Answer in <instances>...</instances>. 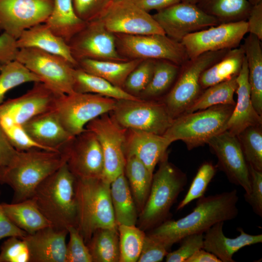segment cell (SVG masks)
<instances>
[{"label":"cell","mask_w":262,"mask_h":262,"mask_svg":"<svg viewBox=\"0 0 262 262\" xmlns=\"http://www.w3.org/2000/svg\"><path fill=\"white\" fill-rule=\"evenodd\" d=\"M67 229L52 226L44 228L22 239L27 244L30 262H66Z\"/></svg>","instance_id":"obj_21"},{"label":"cell","mask_w":262,"mask_h":262,"mask_svg":"<svg viewBox=\"0 0 262 262\" xmlns=\"http://www.w3.org/2000/svg\"><path fill=\"white\" fill-rule=\"evenodd\" d=\"M185 262H221V261L214 254L201 248L194 253Z\"/></svg>","instance_id":"obj_56"},{"label":"cell","mask_w":262,"mask_h":262,"mask_svg":"<svg viewBox=\"0 0 262 262\" xmlns=\"http://www.w3.org/2000/svg\"><path fill=\"white\" fill-rule=\"evenodd\" d=\"M261 41L256 36L249 33L241 46L247 64L251 102L257 113L262 116V49Z\"/></svg>","instance_id":"obj_28"},{"label":"cell","mask_w":262,"mask_h":262,"mask_svg":"<svg viewBox=\"0 0 262 262\" xmlns=\"http://www.w3.org/2000/svg\"><path fill=\"white\" fill-rule=\"evenodd\" d=\"M85 129L92 131L100 145L103 156L102 179L111 183L124 172V147L128 129L119 125L107 113L90 121Z\"/></svg>","instance_id":"obj_12"},{"label":"cell","mask_w":262,"mask_h":262,"mask_svg":"<svg viewBox=\"0 0 262 262\" xmlns=\"http://www.w3.org/2000/svg\"><path fill=\"white\" fill-rule=\"evenodd\" d=\"M39 82L36 75L16 60L0 66V104L12 88L24 83Z\"/></svg>","instance_id":"obj_39"},{"label":"cell","mask_w":262,"mask_h":262,"mask_svg":"<svg viewBox=\"0 0 262 262\" xmlns=\"http://www.w3.org/2000/svg\"><path fill=\"white\" fill-rule=\"evenodd\" d=\"M229 50L205 52L183 65L178 80L164 102L173 119L185 113L201 94L199 79L202 72Z\"/></svg>","instance_id":"obj_9"},{"label":"cell","mask_w":262,"mask_h":262,"mask_svg":"<svg viewBox=\"0 0 262 262\" xmlns=\"http://www.w3.org/2000/svg\"><path fill=\"white\" fill-rule=\"evenodd\" d=\"M121 51L132 59L166 60L183 66L189 60L181 42L164 34H115Z\"/></svg>","instance_id":"obj_11"},{"label":"cell","mask_w":262,"mask_h":262,"mask_svg":"<svg viewBox=\"0 0 262 262\" xmlns=\"http://www.w3.org/2000/svg\"><path fill=\"white\" fill-rule=\"evenodd\" d=\"M71 54L78 62L84 59L125 61L116 49L115 34L98 19L87 22L85 27L68 43Z\"/></svg>","instance_id":"obj_15"},{"label":"cell","mask_w":262,"mask_h":262,"mask_svg":"<svg viewBox=\"0 0 262 262\" xmlns=\"http://www.w3.org/2000/svg\"><path fill=\"white\" fill-rule=\"evenodd\" d=\"M65 163L66 158L60 151H17L11 164L0 171V184L13 190L11 202L22 201L32 198L40 183Z\"/></svg>","instance_id":"obj_2"},{"label":"cell","mask_w":262,"mask_h":262,"mask_svg":"<svg viewBox=\"0 0 262 262\" xmlns=\"http://www.w3.org/2000/svg\"><path fill=\"white\" fill-rule=\"evenodd\" d=\"M169 249L159 240L146 234L138 262H160L168 253Z\"/></svg>","instance_id":"obj_48"},{"label":"cell","mask_w":262,"mask_h":262,"mask_svg":"<svg viewBox=\"0 0 262 262\" xmlns=\"http://www.w3.org/2000/svg\"><path fill=\"white\" fill-rule=\"evenodd\" d=\"M236 81L237 100L226 128V131L235 136L249 126L262 125V116L256 111L251 100L246 56Z\"/></svg>","instance_id":"obj_24"},{"label":"cell","mask_w":262,"mask_h":262,"mask_svg":"<svg viewBox=\"0 0 262 262\" xmlns=\"http://www.w3.org/2000/svg\"><path fill=\"white\" fill-rule=\"evenodd\" d=\"M171 144L163 135L128 129L124 147L126 158L134 156L153 174L156 165L167 154Z\"/></svg>","instance_id":"obj_22"},{"label":"cell","mask_w":262,"mask_h":262,"mask_svg":"<svg viewBox=\"0 0 262 262\" xmlns=\"http://www.w3.org/2000/svg\"><path fill=\"white\" fill-rule=\"evenodd\" d=\"M234 106L219 104L182 114L173 119L163 135L171 143L182 141L188 150L204 146L212 137L226 131Z\"/></svg>","instance_id":"obj_6"},{"label":"cell","mask_w":262,"mask_h":262,"mask_svg":"<svg viewBox=\"0 0 262 262\" xmlns=\"http://www.w3.org/2000/svg\"><path fill=\"white\" fill-rule=\"evenodd\" d=\"M178 72L179 66L166 60L156 61L152 78L142 94L148 98L162 95L173 83Z\"/></svg>","instance_id":"obj_41"},{"label":"cell","mask_w":262,"mask_h":262,"mask_svg":"<svg viewBox=\"0 0 262 262\" xmlns=\"http://www.w3.org/2000/svg\"><path fill=\"white\" fill-rule=\"evenodd\" d=\"M27 235L16 226L7 216L0 202V240L5 238L17 237L22 238Z\"/></svg>","instance_id":"obj_53"},{"label":"cell","mask_w":262,"mask_h":262,"mask_svg":"<svg viewBox=\"0 0 262 262\" xmlns=\"http://www.w3.org/2000/svg\"><path fill=\"white\" fill-rule=\"evenodd\" d=\"M116 101L98 94L74 92L60 95L54 111L65 130L75 136L85 131L90 121L112 112Z\"/></svg>","instance_id":"obj_7"},{"label":"cell","mask_w":262,"mask_h":262,"mask_svg":"<svg viewBox=\"0 0 262 262\" xmlns=\"http://www.w3.org/2000/svg\"><path fill=\"white\" fill-rule=\"evenodd\" d=\"M236 136L248 165L262 171V125L249 126Z\"/></svg>","instance_id":"obj_40"},{"label":"cell","mask_w":262,"mask_h":262,"mask_svg":"<svg viewBox=\"0 0 262 262\" xmlns=\"http://www.w3.org/2000/svg\"><path fill=\"white\" fill-rule=\"evenodd\" d=\"M237 191L233 189L199 198L192 212L177 220H167L150 229L148 234L169 250L185 236L204 233L214 224L235 218L239 213Z\"/></svg>","instance_id":"obj_1"},{"label":"cell","mask_w":262,"mask_h":262,"mask_svg":"<svg viewBox=\"0 0 262 262\" xmlns=\"http://www.w3.org/2000/svg\"><path fill=\"white\" fill-rule=\"evenodd\" d=\"M112 117L121 127L163 135L173 118L164 102L143 99L117 100Z\"/></svg>","instance_id":"obj_10"},{"label":"cell","mask_w":262,"mask_h":262,"mask_svg":"<svg viewBox=\"0 0 262 262\" xmlns=\"http://www.w3.org/2000/svg\"><path fill=\"white\" fill-rule=\"evenodd\" d=\"M203 233L187 235L179 242L180 246L176 250L168 252L166 255V262H185L196 251L203 248Z\"/></svg>","instance_id":"obj_47"},{"label":"cell","mask_w":262,"mask_h":262,"mask_svg":"<svg viewBox=\"0 0 262 262\" xmlns=\"http://www.w3.org/2000/svg\"><path fill=\"white\" fill-rule=\"evenodd\" d=\"M142 61L132 59L130 61H114L84 59L78 62L77 67L123 88L128 75Z\"/></svg>","instance_id":"obj_30"},{"label":"cell","mask_w":262,"mask_h":262,"mask_svg":"<svg viewBox=\"0 0 262 262\" xmlns=\"http://www.w3.org/2000/svg\"><path fill=\"white\" fill-rule=\"evenodd\" d=\"M69 239L66 247V262H93L84 239L76 227L67 229Z\"/></svg>","instance_id":"obj_45"},{"label":"cell","mask_w":262,"mask_h":262,"mask_svg":"<svg viewBox=\"0 0 262 262\" xmlns=\"http://www.w3.org/2000/svg\"><path fill=\"white\" fill-rule=\"evenodd\" d=\"M237 76L205 89L185 113H192L219 104L235 105L236 102L233 97L238 86Z\"/></svg>","instance_id":"obj_37"},{"label":"cell","mask_w":262,"mask_h":262,"mask_svg":"<svg viewBox=\"0 0 262 262\" xmlns=\"http://www.w3.org/2000/svg\"><path fill=\"white\" fill-rule=\"evenodd\" d=\"M34 83L25 94L0 104V121L23 125L34 116L54 110L61 95L41 82Z\"/></svg>","instance_id":"obj_19"},{"label":"cell","mask_w":262,"mask_h":262,"mask_svg":"<svg viewBox=\"0 0 262 262\" xmlns=\"http://www.w3.org/2000/svg\"><path fill=\"white\" fill-rule=\"evenodd\" d=\"M86 23L76 14L72 0H53L52 11L44 22L54 34L67 44Z\"/></svg>","instance_id":"obj_27"},{"label":"cell","mask_w":262,"mask_h":262,"mask_svg":"<svg viewBox=\"0 0 262 262\" xmlns=\"http://www.w3.org/2000/svg\"><path fill=\"white\" fill-rule=\"evenodd\" d=\"M86 244L93 262H119V240L117 228H102L96 230Z\"/></svg>","instance_id":"obj_36"},{"label":"cell","mask_w":262,"mask_h":262,"mask_svg":"<svg viewBox=\"0 0 262 262\" xmlns=\"http://www.w3.org/2000/svg\"><path fill=\"white\" fill-rule=\"evenodd\" d=\"M224 222L209 229L204 235L203 249L214 254L221 262H234L233 255L243 247L262 242V234L251 235L242 228H237L240 235L234 238L225 236Z\"/></svg>","instance_id":"obj_25"},{"label":"cell","mask_w":262,"mask_h":262,"mask_svg":"<svg viewBox=\"0 0 262 262\" xmlns=\"http://www.w3.org/2000/svg\"><path fill=\"white\" fill-rule=\"evenodd\" d=\"M18 48L37 49L60 56L76 68L78 62L73 57L68 44L54 34L44 23L36 25L25 30L16 39Z\"/></svg>","instance_id":"obj_26"},{"label":"cell","mask_w":262,"mask_h":262,"mask_svg":"<svg viewBox=\"0 0 262 262\" xmlns=\"http://www.w3.org/2000/svg\"><path fill=\"white\" fill-rule=\"evenodd\" d=\"M0 262H30L26 243L17 237H8L0 247Z\"/></svg>","instance_id":"obj_46"},{"label":"cell","mask_w":262,"mask_h":262,"mask_svg":"<svg viewBox=\"0 0 262 262\" xmlns=\"http://www.w3.org/2000/svg\"><path fill=\"white\" fill-rule=\"evenodd\" d=\"M207 144L217 158L218 167L229 180L249 194L251 181L248 165L237 136L225 131L210 139Z\"/></svg>","instance_id":"obj_20"},{"label":"cell","mask_w":262,"mask_h":262,"mask_svg":"<svg viewBox=\"0 0 262 262\" xmlns=\"http://www.w3.org/2000/svg\"><path fill=\"white\" fill-rule=\"evenodd\" d=\"M19 49L16 39L3 32L0 35V66L16 60Z\"/></svg>","instance_id":"obj_52"},{"label":"cell","mask_w":262,"mask_h":262,"mask_svg":"<svg viewBox=\"0 0 262 262\" xmlns=\"http://www.w3.org/2000/svg\"><path fill=\"white\" fill-rule=\"evenodd\" d=\"M251 7L246 20L248 33L262 40V0H249Z\"/></svg>","instance_id":"obj_51"},{"label":"cell","mask_w":262,"mask_h":262,"mask_svg":"<svg viewBox=\"0 0 262 262\" xmlns=\"http://www.w3.org/2000/svg\"><path fill=\"white\" fill-rule=\"evenodd\" d=\"M156 60H143L128 75L123 87L130 93L143 92L152 78Z\"/></svg>","instance_id":"obj_44"},{"label":"cell","mask_w":262,"mask_h":262,"mask_svg":"<svg viewBox=\"0 0 262 262\" xmlns=\"http://www.w3.org/2000/svg\"><path fill=\"white\" fill-rule=\"evenodd\" d=\"M22 126L35 142L48 150L59 151L74 137L65 130L54 110L34 116Z\"/></svg>","instance_id":"obj_23"},{"label":"cell","mask_w":262,"mask_h":262,"mask_svg":"<svg viewBox=\"0 0 262 262\" xmlns=\"http://www.w3.org/2000/svg\"><path fill=\"white\" fill-rule=\"evenodd\" d=\"M75 92L92 93L116 100H140L123 88L116 86L100 77L88 73L76 67L74 71Z\"/></svg>","instance_id":"obj_33"},{"label":"cell","mask_w":262,"mask_h":262,"mask_svg":"<svg viewBox=\"0 0 262 262\" xmlns=\"http://www.w3.org/2000/svg\"><path fill=\"white\" fill-rule=\"evenodd\" d=\"M119 234V262H136L141 254L144 240V231L134 226H117Z\"/></svg>","instance_id":"obj_38"},{"label":"cell","mask_w":262,"mask_h":262,"mask_svg":"<svg viewBox=\"0 0 262 262\" xmlns=\"http://www.w3.org/2000/svg\"><path fill=\"white\" fill-rule=\"evenodd\" d=\"M0 127L10 143L17 151H27L34 149L47 150L35 142L29 135L22 125L0 121Z\"/></svg>","instance_id":"obj_43"},{"label":"cell","mask_w":262,"mask_h":262,"mask_svg":"<svg viewBox=\"0 0 262 262\" xmlns=\"http://www.w3.org/2000/svg\"><path fill=\"white\" fill-rule=\"evenodd\" d=\"M196 5L220 24L246 21L251 3L249 0H202Z\"/></svg>","instance_id":"obj_35"},{"label":"cell","mask_w":262,"mask_h":262,"mask_svg":"<svg viewBox=\"0 0 262 262\" xmlns=\"http://www.w3.org/2000/svg\"><path fill=\"white\" fill-rule=\"evenodd\" d=\"M1 205L11 221L27 234L51 226L32 198L18 202L1 203Z\"/></svg>","instance_id":"obj_32"},{"label":"cell","mask_w":262,"mask_h":262,"mask_svg":"<svg viewBox=\"0 0 262 262\" xmlns=\"http://www.w3.org/2000/svg\"><path fill=\"white\" fill-rule=\"evenodd\" d=\"M75 180L65 163L40 183L32 197L51 226L57 229L77 227Z\"/></svg>","instance_id":"obj_3"},{"label":"cell","mask_w":262,"mask_h":262,"mask_svg":"<svg viewBox=\"0 0 262 262\" xmlns=\"http://www.w3.org/2000/svg\"><path fill=\"white\" fill-rule=\"evenodd\" d=\"M53 0H0V31L17 39L25 30L44 23Z\"/></svg>","instance_id":"obj_18"},{"label":"cell","mask_w":262,"mask_h":262,"mask_svg":"<svg viewBox=\"0 0 262 262\" xmlns=\"http://www.w3.org/2000/svg\"><path fill=\"white\" fill-rule=\"evenodd\" d=\"M97 19L114 34H165L152 16L133 0H112Z\"/></svg>","instance_id":"obj_13"},{"label":"cell","mask_w":262,"mask_h":262,"mask_svg":"<svg viewBox=\"0 0 262 262\" xmlns=\"http://www.w3.org/2000/svg\"><path fill=\"white\" fill-rule=\"evenodd\" d=\"M16 60L57 94L75 92L74 71L76 67L64 58L37 49L26 48L19 49Z\"/></svg>","instance_id":"obj_8"},{"label":"cell","mask_w":262,"mask_h":262,"mask_svg":"<svg viewBox=\"0 0 262 262\" xmlns=\"http://www.w3.org/2000/svg\"><path fill=\"white\" fill-rule=\"evenodd\" d=\"M215 173L216 167L212 163H203L199 166L187 193L178 205L177 210L183 209L194 200L204 196L208 186Z\"/></svg>","instance_id":"obj_42"},{"label":"cell","mask_w":262,"mask_h":262,"mask_svg":"<svg viewBox=\"0 0 262 262\" xmlns=\"http://www.w3.org/2000/svg\"><path fill=\"white\" fill-rule=\"evenodd\" d=\"M152 16L165 35L179 42L189 34L219 24L196 5L182 1L158 11Z\"/></svg>","instance_id":"obj_16"},{"label":"cell","mask_w":262,"mask_h":262,"mask_svg":"<svg viewBox=\"0 0 262 262\" xmlns=\"http://www.w3.org/2000/svg\"><path fill=\"white\" fill-rule=\"evenodd\" d=\"M110 184L101 178L75 180L77 226L86 244L102 228H116L110 195Z\"/></svg>","instance_id":"obj_4"},{"label":"cell","mask_w":262,"mask_h":262,"mask_svg":"<svg viewBox=\"0 0 262 262\" xmlns=\"http://www.w3.org/2000/svg\"><path fill=\"white\" fill-rule=\"evenodd\" d=\"M124 174L128 181L137 211L144 207L148 198L152 180L153 174L136 157L126 158Z\"/></svg>","instance_id":"obj_34"},{"label":"cell","mask_w":262,"mask_h":262,"mask_svg":"<svg viewBox=\"0 0 262 262\" xmlns=\"http://www.w3.org/2000/svg\"><path fill=\"white\" fill-rule=\"evenodd\" d=\"M110 195L117 225H136L137 209L124 172L111 183Z\"/></svg>","instance_id":"obj_31"},{"label":"cell","mask_w":262,"mask_h":262,"mask_svg":"<svg viewBox=\"0 0 262 262\" xmlns=\"http://www.w3.org/2000/svg\"><path fill=\"white\" fill-rule=\"evenodd\" d=\"M202 0H181V1L197 5Z\"/></svg>","instance_id":"obj_57"},{"label":"cell","mask_w":262,"mask_h":262,"mask_svg":"<svg viewBox=\"0 0 262 262\" xmlns=\"http://www.w3.org/2000/svg\"><path fill=\"white\" fill-rule=\"evenodd\" d=\"M141 9L148 12L152 10L158 11L165 9L181 1V0H133Z\"/></svg>","instance_id":"obj_55"},{"label":"cell","mask_w":262,"mask_h":262,"mask_svg":"<svg viewBox=\"0 0 262 262\" xmlns=\"http://www.w3.org/2000/svg\"><path fill=\"white\" fill-rule=\"evenodd\" d=\"M247 33L246 21L222 23L189 34L181 43L192 59L205 52L238 47Z\"/></svg>","instance_id":"obj_17"},{"label":"cell","mask_w":262,"mask_h":262,"mask_svg":"<svg viewBox=\"0 0 262 262\" xmlns=\"http://www.w3.org/2000/svg\"><path fill=\"white\" fill-rule=\"evenodd\" d=\"M112 0H72L76 14L89 22L96 19Z\"/></svg>","instance_id":"obj_50"},{"label":"cell","mask_w":262,"mask_h":262,"mask_svg":"<svg viewBox=\"0 0 262 262\" xmlns=\"http://www.w3.org/2000/svg\"><path fill=\"white\" fill-rule=\"evenodd\" d=\"M245 58L242 46L229 49L222 58L202 72L199 79L201 89H205L237 76Z\"/></svg>","instance_id":"obj_29"},{"label":"cell","mask_w":262,"mask_h":262,"mask_svg":"<svg viewBox=\"0 0 262 262\" xmlns=\"http://www.w3.org/2000/svg\"><path fill=\"white\" fill-rule=\"evenodd\" d=\"M66 164L76 179L101 178L104 169L103 156L95 135L85 131L74 136L60 150Z\"/></svg>","instance_id":"obj_14"},{"label":"cell","mask_w":262,"mask_h":262,"mask_svg":"<svg viewBox=\"0 0 262 262\" xmlns=\"http://www.w3.org/2000/svg\"><path fill=\"white\" fill-rule=\"evenodd\" d=\"M250 175L251 191L245 193L244 198L255 214L262 217V171L248 165Z\"/></svg>","instance_id":"obj_49"},{"label":"cell","mask_w":262,"mask_h":262,"mask_svg":"<svg viewBox=\"0 0 262 262\" xmlns=\"http://www.w3.org/2000/svg\"><path fill=\"white\" fill-rule=\"evenodd\" d=\"M153 175L150 192L139 215V228L151 229L167 220L170 210L187 183L185 173L169 162L167 154Z\"/></svg>","instance_id":"obj_5"},{"label":"cell","mask_w":262,"mask_h":262,"mask_svg":"<svg viewBox=\"0 0 262 262\" xmlns=\"http://www.w3.org/2000/svg\"><path fill=\"white\" fill-rule=\"evenodd\" d=\"M17 152L0 127V171L11 164Z\"/></svg>","instance_id":"obj_54"}]
</instances>
